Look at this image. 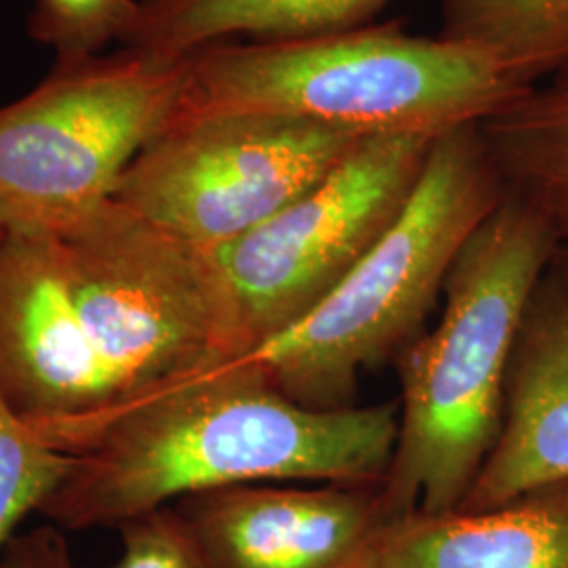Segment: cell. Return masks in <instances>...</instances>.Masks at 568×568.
<instances>
[{
    "mask_svg": "<svg viewBox=\"0 0 568 568\" xmlns=\"http://www.w3.org/2000/svg\"><path fill=\"white\" fill-rule=\"evenodd\" d=\"M398 417V403L300 405L239 356L116 408L39 514L61 530L119 528L215 488L382 485Z\"/></svg>",
    "mask_w": 568,
    "mask_h": 568,
    "instance_id": "obj_1",
    "label": "cell"
},
{
    "mask_svg": "<svg viewBox=\"0 0 568 568\" xmlns=\"http://www.w3.org/2000/svg\"><path fill=\"white\" fill-rule=\"evenodd\" d=\"M558 248L548 222L506 192L459 251L438 325L400 358L398 438L382 483L398 516L466 501L499 438L516 342Z\"/></svg>",
    "mask_w": 568,
    "mask_h": 568,
    "instance_id": "obj_2",
    "label": "cell"
},
{
    "mask_svg": "<svg viewBox=\"0 0 568 568\" xmlns=\"http://www.w3.org/2000/svg\"><path fill=\"white\" fill-rule=\"evenodd\" d=\"M527 89L480 49L368 23L307 41L213 42L185 53L164 126L272 114L358 135H443L480 124Z\"/></svg>",
    "mask_w": 568,
    "mask_h": 568,
    "instance_id": "obj_3",
    "label": "cell"
},
{
    "mask_svg": "<svg viewBox=\"0 0 568 568\" xmlns=\"http://www.w3.org/2000/svg\"><path fill=\"white\" fill-rule=\"evenodd\" d=\"M504 196L478 124L438 135L386 236L300 323L244 356L300 405H354L366 371L422 333L459 251Z\"/></svg>",
    "mask_w": 568,
    "mask_h": 568,
    "instance_id": "obj_4",
    "label": "cell"
},
{
    "mask_svg": "<svg viewBox=\"0 0 568 568\" xmlns=\"http://www.w3.org/2000/svg\"><path fill=\"white\" fill-rule=\"evenodd\" d=\"M84 335L119 406L243 356L224 272L213 251L105 201L58 232Z\"/></svg>",
    "mask_w": 568,
    "mask_h": 568,
    "instance_id": "obj_5",
    "label": "cell"
},
{
    "mask_svg": "<svg viewBox=\"0 0 568 568\" xmlns=\"http://www.w3.org/2000/svg\"><path fill=\"white\" fill-rule=\"evenodd\" d=\"M185 55L122 47L55 61L26 98L0 105V232H61L114 196L163 131Z\"/></svg>",
    "mask_w": 568,
    "mask_h": 568,
    "instance_id": "obj_6",
    "label": "cell"
},
{
    "mask_svg": "<svg viewBox=\"0 0 568 568\" xmlns=\"http://www.w3.org/2000/svg\"><path fill=\"white\" fill-rule=\"evenodd\" d=\"M436 138L366 135L300 199L213 251L244 354L300 323L386 236L415 194Z\"/></svg>",
    "mask_w": 568,
    "mask_h": 568,
    "instance_id": "obj_7",
    "label": "cell"
},
{
    "mask_svg": "<svg viewBox=\"0 0 568 568\" xmlns=\"http://www.w3.org/2000/svg\"><path fill=\"white\" fill-rule=\"evenodd\" d=\"M363 138L272 114L164 126L126 166L112 201L215 251L300 199Z\"/></svg>",
    "mask_w": 568,
    "mask_h": 568,
    "instance_id": "obj_8",
    "label": "cell"
},
{
    "mask_svg": "<svg viewBox=\"0 0 568 568\" xmlns=\"http://www.w3.org/2000/svg\"><path fill=\"white\" fill-rule=\"evenodd\" d=\"M0 396L68 455L119 406L72 302L58 232H0Z\"/></svg>",
    "mask_w": 568,
    "mask_h": 568,
    "instance_id": "obj_9",
    "label": "cell"
},
{
    "mask_svg": "<svg viewBox=\"0 0 568 568\" xmlns=\"http://www.w3.org/2000/svg\"><path fill=\"white\" fill-rule=\"evenodd\" d=\"M173 506L215 568H371L403 520L382 485L260 483Z\"/></svg>",
    "mask_w": 568,
    "mask_h": 568,
    "instance_id": "obj_10",
    "label": "cell"
},
{
    "mask_svg": "<svg viewBox=\"0 0 568 568\" xmlns=\"http://www.w3.org/2000/svg\"><path fill=\"white\" fill-rule=\"evenodd\" d=\"M568 483V276L537 286L509 365L504 426L459 509H488Z\"/></svg>",
    "mask_w": 568,
    "mask_h": 568,
    "instance_id": "obj_11",
    "label": "cell"
},
{
    "mask_svg": "<svg viewBox=\"0 0 568 568\" xmlns=\"http://www.w3.org/2000/svg\"><path fill=\"white\" fill-rule=\"evenodd\" d=\"M371 568H568V483L497 508L415 511Z\"/></svg>",
    "mask_w": 568,
    "mask_h": 568,
    "instance_id": "obj_12",
    "label": "cell"
},
{
    "mask_svg": "<svg viewBox=\"0 0 568 568\" xmlns=\"http://www.w3.org/2000/svg\"><path fill=\"white\" fill-rule=\"evenodd\" d=\"M392 0H140L122 47L185 55L213 42H291L365 28Z\"/></svg>",
    "mask_w": 568,
    "mask_h": 568,
    "instance_id": "obj_13",
    "label": "cell"
},
{
    "mask_svg": "<svg viewBox=\"0 0 568 568\" xmlns=\"http://www.w3.org/2000/svg\"><path fill=\"white\" fill-rule=\"evenodd\" d=\"M504 190L530 204L568 248V65L478 124Z\"/></svg>",
    "mask_w": 568,
    "mask_h": 568,
    "instance_id": "obj_14",
    "label": "cell"
},
{
    "mask_svg": "<svg viewBox=\"0 0 568 568\" xmlns=\"http://www.w3.org/2000/svg\"><path fill=\"white\" fill-rule=\"evenodd\" d=\"M448 41L480 49L523 84L568 65V0H440Z\"/></svg>",
    "mask_w": 568,
    "mask_h": 568,
    "instance_id": "obj_15",
    "label": "cell"
},
{
    "mask_svg": "<svg viewBox=\"0 0 568 568\" xmlns=\"http://www.w3.org/2000/svg\"><path fill=\"white\" fill-rule=\"evenodd\" d=\"M77 457L28 426L0 396V554L32 511H41L65 483Z\"/></svg>",
    "mask_w": 568,
    "mask_h": 568,
    "instance_id": "obj_16",
    "label": "cell"
},
{
    "mask_svg": "<svg viewBox=\"0 0 568 568\" xmlns=\"http://www.w3.org/2000/svg\"><path fill=\"white\" fill-rule=\"evenodd\" d=\"M140 11V0H34L28 34L55 51V61L102 55L122 42Z\"/></svg>",
    "mask_w": 568,
    "mask_h": 568,
    "instance_id": "obj_17",
    "label": "cell"
},
{
    "mask_svg": "<svg viewBox=\"0 0 568 568\" xmlns=\"http://www.w3.org/2000/svg\"><path fill=\"white\" fill-rule=\"evenodd\" d=\"M116 530L121 556L110 568H215L175 506L148 511Z\"/></svg>",
    "mask_w": 568,
    "mask_h": 568,
    "instance_id": "obj_18",
    "label": "cell"
},
{
    "mask_svg": "<svg viewBox=\"0 0 568 568\" xmlns=\"http://www.w3.org/2000/svg\"><path fill=\"white\" fill-rule=\"evenodd\" d=\"M0 568H79L63 530L42 525L16 535L0 554Z\"/></svg>",
    "mask_w": 568,
    "mask_h": 568,
    "instance_id": "obj_19",
    "label": "cell"
},
{
    "mask_svg": "<svg viewBox=\"0 0 568 568\" xmlns=\"http://www.w3.org/2000/svg\"><path fill=\"white\" fill-rule=\"evenodd\" d=\"M556 264L560 265L568 276V248H558L556 253Z\"/></svg>",
    "mask_w": 568,
    "mask_h": 568,
    "instance_id": "obj_20",
    "label": "cell"
}]
</instances>
